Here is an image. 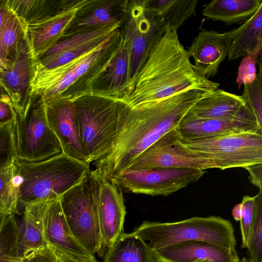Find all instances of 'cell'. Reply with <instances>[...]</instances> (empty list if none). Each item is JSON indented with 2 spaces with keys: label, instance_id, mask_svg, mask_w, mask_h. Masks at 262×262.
Returning a JSON list of instances; mask_svg holds the SVG:
<instances>
[{
  "label": "cell",
  "instance_id": "cell-16",
  "mask_svg": "<svg viewBox=\"0 0 262 262\" xmlns=\"http://www.w3.org/2000/svg\"><path fill=\"white\" fill-rule=\"evenodd\" d=\"M177 129L181 142L202 140L245 132H262V127L252 113L234 119L223 120L199 118L187 112Z\"/></svg>",
  "mask_w": 262,
  "mask_h": 262
},
{
  "label": "cell",
  "instance_id": "cell-24",
  "mask_svg": "<svg viewBox=\"0 0 262 262\" xmlns=\"http://www.w3.org/2000/svg\"><path fill=\"white\" fill-rule=\"evenodd\" d=\"M20 223L17 221L19 247L23 259L48 247L37 204L24 206Z\"/></svg>",
  "mask_w": 262,
  "mask_h": 262
},
{
  "label": "cell",
  "instance_id": "cell-43",
  "mask_svg": "<svg viewBox=\"0 0 262 262\" xmlns=\"http://www.w3.org/2000/svg\"><path fill=\"white\" fill-rule=\"evenodd\" d=\"M241 203L236 205L232 209V215L236 221H240L241 216Z\"/></svg>",
  "mask_w": 262,
  "mask_h": 262
},
{
  "label": "cell",
  "instance_id": "cell-31",
  "mask_svg": "<svg viewBox=\"0 0 262 262\" xmlns=\"http://www.w3.org/2000/svg\"><path fill=\"white\" fill-rule=\"evenodd\" d=\"M13 163L0 171V208L9 214H15L17 194L14 185Z\"/></svg>",
  "mask_w": 262,
  "mask_h": 262
},
{
  "label": "cell",
  "instance_id": "cell-44",
  "mask_svg": "<svg viewBox=\"0 0 262 262\" xmlns=\"http://www.w3.org/2000/svg\"><path fill=\"white\" fill-rule=\"evenodd\" d=\"M0 99H3L11 102V97H10L9 93L7 92V91L5 89V88L3 86V85L1 83H0Z\"/></svg>",
  "mask_w": 262,
  "mask_h": 262
},
{
  "label": "cell",
  "instance_id": "cell-6",
  "mask_svg": "<svg viewBox=\"0 0 262 262\" xmlns=\"http://www.w3.org/2000/svg\"><path fill=\"white\" fill-rule=\"evenodd\" d=\"M11 125L16 159L39 162L62 152L60 144L48 123L41 96L33 95L27 109L23 114L16 112L15 119Z\"/></svg>",
  "mask_w": 262,
  "mask_h": 262
},
{
  "label": "cell",
  "instance_id": "cell-13",
  "mask_svg": "<svg viewBox=\"0 0 262 262\" xmlns=\"http://www.w3.org/2000/svg\"><path fill=\"white\" fill-rule=\"evenodd\" d=\"M120 20L100 26L58 42L36 59L35 70H50L64 65L96 48L117 32Z\"/></svg>",
  "mask_w": 262,
  "mask_h": 262
},
{
  "label": "cell",
  "instance_id": "cell-9",
  "mask_svg": "<svg viewBox=\"0 0 262 262\" xmlns=\"http://www.w3.org/2000/svg\"><path fill=\"white\" fill-rule=\"evenodd\" d=\"M169 168L205 170L215 168V166L209 160L185 146L181 142V137L176 128L166 133L138 155L124 171Z\"/></svg>",
  "mask_w": 262,
  "mask_h": 262
},
{
  "label": "cell",
  "instance_id": "cell-36",
  "mask_svg": "<svg viewBox=\"0 0 262 262\" xmlns=\"http://www.w3.org/2000/svg\"><path fill=\"white\" fill-rule=\"evenodd\" d=\"M11 124L0 127V171L16 159Z\"/></svg>",
  "mask_w": 262,
  "mask_h": 262
},
{
  "label": "cell",
  "instance_id": "cell-29",
  "mask_svg": "<svg viewBox=\"0 0 262 262\" xmlns=\"http://www.w3.org/2000/svg\"><path fill=\"white\" fill-rule=\"evenodd\" d=\"M7 4L26 25L54 15L62 7L56 1L47 0H7Z\"/></svg>",
  "mask_w": 262,
  "mask_h": 262
},
{
  "label": "cell",
  "instance_id": "cell-10",
  "mask_svg": "<svg viewBox=\"0 0 262 262\" xmlns=\"http://www.w3.org/2000/svg\"><path fill=\"white\" fill-rule=\"evenodd\" d=\"M205 172L189 168L126 170L111 179L122 190L151 196H168L197 182Z\"/></svg>",
  "mask_w": 262,
  "mask_h": 262
},
{
  "label": "cell",
  "instance_id": "cell-21",
  "mask_svg": "<svg viewBox=\"0 0 262 262\" xmlns=\"http://www.w3.org/2000/svg\"><path fill=\"white\" fill-rule=\"evenodd\" d=\"M36 204L48 246L93 256L73 236L62 210L59 199Z\"/></svg>",
  "mask_w": 262,
  "mask_h": 262
},
{
  "label": "cell",
  "instance_id": "cell-18",
  "mask_svg": "<svg viewBox=\"0 0 262 262\" xmlns=\"http://www.w3.org/2000/svg\"><path fill=\"white\" fill-rule=\"evenodd\" d=\"M154 251L157 262H238L240 259L236 249L201 241L178 243Z\"/></svg>",
  "mask_w": 262,
  "mask_h": 262
},
{
  "label": "cell",
  "instance_id": "cell-27",
  "mask_svg": "<svg viewBox=\"0 0 262 262\" xmlns=\"http://www.w3.org/2000/svg\"><path fill=\"white\" fill-rule=\"evenodd\" d=\"M26 36V25L10 9L0 29V59L8 67L16 59Z\"/></svg>",
  "mask_w": 262,
  "mask_h": 262
},
{
  "label": "cell",
  "instance_id": "cell-26",
  "mask_svg": "<svg viewBox=\"0 0 262 262\" xmlns=\"http://www.w3.org/2000/svg\"><path fill=\"white\" fill-rule=\"evenodd\" d=\"M262 5L261 0H214L202 10L203 15L227 24L243 23Z\"/></svg>",
  "mask_w": 262,
  "mask_h": 262
},
{
  "label": "cell",
  "instance_id": "cell-42",
  "mask_svg": "<svg viewBox=\"0 0 262 262\" xmlns=\"http://www.w3.org/2000/svg\"><path fill=\"white\" fill-rule=\"evenodd\" d=\"M7 0H0V29L3 25L9 12Z\"/></svg>",
  "mask_w": 262,
  "mask_h": 262
},
{
  "label": "cell",
  "instance_id": "cell-30",
  "mask_svg": "<svg viewBox=\"0 0 262 262\" xmlns=\"http://www.w3.org/2000/svg\"><path fill=\"white\" fill-rule=\"evenodd\" d=\"M15 214H9L0 230V262H23Z\"/></svg>",
  "mask_w": 262,
  "mask_h": 262
},
{
  "label": "cell",
  "instance_id": "cell-37",
  "mask_svg": "<svg viewBox=\"0 0 262 262\" xmlns=\"http://www.w3.org/2000/svg\"><path fill=\"white\" fill-rule=\"evenodd\" d=\"M256 61L250 57H245L239 64L236 82L240 88L242 85L250 84L256 77Z\"/></svg>",
  "mask_w": 262,
  "mask_h": 262
},
{
  "label": "cell",
  "instance_id": "cell-3",
  "mask_svg": "<svg viewBox=\"0 0 262 262\" xmlns=\"http://www.w3.org/2000/svg\"><path fill=\"white\" fill-rule=\"evenodd\" d=\"M14 183L17 194V210L25 206L59 199L69 189L86 179L90 164L72 158L62 152L48 159L13 162Z\"/></svg>",
  "mask_w": 262,
  "mask_h": 262
},
{
  "label": "cell",
  "instance_id": "cell-1",
  "mask_svg": "<svg viewBox=\"0 0 262 262\" xmlns=\"http://www.w3.org/2000/svg\"><path fill=\"white\" fill-rule=\"evenodd\" d=\"M208 92L189 89L134 108L129 106L110 151L93 162L95 169L110 178L123 172L141 152L177 128L191 106Z\"/></svg>",
  "mask_w": 262,
  "mask_h": 262
},
{
  "label": "cell",
  "instance_id": "cell-17",
  "mask_svg": "<svg viewBox=\"0 0 262 262\" xmlns=\"http://www.w3.org/2000/svg\"><path fill=\"white\" fill-rule=\"evenodd\" d=\"M94 1H74L63 5L54 15L38 23L26 25V33L35 59L58 42L78 13Z\"/></svg>",
  "mask_w": 262,
  "mask_h": 262
},
{
  "label": "cell",
  "instance_id": "cell-4",
  "mask_svg": "<svg viewBox=\"0 0 262 262\" xmlns=\"http://www.w3.org/2000/svg\"><path fill=\"white\" fill-rule=\"evenodd\" d=\"M71 99L80 140L90 163L94 162L110 151L129 106L119 97L98 93H85Z\"/></svg>",
  "mask_w": 262,
  "mask_h": 262
},
{
  "label": "cell",
  "instance_id": "cell-23",
  "mask_svg": "<svg viewBox=\"0 0 262 262\" xmlns=\"http://www.w3.org/2000/svg\"><path fill=\"white\" fill-rule=\"evenodd\" d=\"M198 0L145 1L149 15L165 31H177L187 19L196 15Z\"/></svg>",
  "mask_w": 262,
  "mask_h": 262
},
{
  "label": "cell",
  "instance_id": "cell-38",
  "mask_svg": "<svg viewBox=\"0 0 262 262\" xmlns=\"http://www.w3.org/2000/svg\"><path fill=\"white\" fill-rule=\"evenodd\" d=\"M48 247L61 262H98L93 256L75 253L51 246Z\"/></svg>",
  "mask_w": 262,
  "mask_h": 262
},
{
  "label": "cell",
  "instance_id": "cell-8",
  "mask_svg": "<svg viewBox=\"0 0 262 262\" xmlns=\"http://www.w3.org/2000/svg\"><path fill=\"white\" fill-rule=\"evenodd\" d=\"M59 201L73 236L94 256L102 250V241L96 204L88 177L69 189Z\"/></svg>",
  "mask_w": 262,
  "mask_h": 262
},
{
  "label": "cell",
  "instance_id": "cell-41",
  "mask_svg": "<svg viewBox=\"0 0 262 262\" xmlns=\"http://www.w3.org/2000/svg\"><path fill=\"white\" fill-rule=\"evenodd\" d=\"M249 172V179L256 186L258 187L259 191L262 192L261 187V173L262 164H255L249 166L245 168Z\"/></svg>",
  "mask_w": 262,
  "mask_h": 262
},
{
  "label": "cell",
  "instance_id": "cell-14",
  "mask_svg": "<svg viewBox=\"0 0 262 262\" xmlns=\"http://www.w3.org/2000/svg\"><path fill=\"white\" fill-rule=\"evenodd\" d=\"M45 103L48 123L60 144L62 152L90 164L89 157L79 137L71 97L60 96Z\"/></svg>",
  "mask_w": 262,
  "mask_h": 262
},
{
  "label": "cell",
  "instance_id": "cell-40",
  "mask_svg": "<svg viewBox=\"0 0 262 262\" xmlns=\"http://www.w3.org/2000/svg\"><path fill=\"white\" fill-rule=\"evenodd\" d=\"M23 262H57V259L52 249L48 247L23 259Z\"/></svg>",
  "mask_w": 262,
  "mask_h": 262
},
{
  "label": "cell",
  "instance_id": "cell-32",
  "mask_svg": "<svg viewBox=\"0 0 262 262\" xmlns=\"http://www.w3.org/2000/svg\"><path fill=\"white\" fill-rule=\"evenodd\" d=\"M262 204V192L254 196L245 195L243 197L241 205L240 228L242 236V248H247L250 232L254 220L257 209Z\"/></svg>",
  "mask_w": 262,
  "mask_h": 262
},
{
  "label": "cell",
  "instance_id": "cell-15",
  "mask_svg": "<svg viewBox=\"0 0 262 262\" xmlns=\"http://www.w3.org/2000/svg\"><path fill=\"white\" fill-rule=\"evenodd\" d=\"M35 65L36 59L26 33L15 61L5 71H0V83L9 93L18 113H24L31 103Z\"/></svg>",
  "mask_w": 262,
  "mask_h": 262
},
{
  "label": "cell",
  "instance_id": "cell-2",
  "mask_svg": "<svg viewBox=\"0 0 262 262\" xmlns=\"http://www.w3.org/2000/svg\"><path fill=\"white\" fill-rule=\"evenodd\" d=\"M219 85L195 70L177 31L166 30L120 98L134 108L187 90L211 91Z\"/></svg>",
  "mask_w": 262,
  "mask_h": 262
},
{
  "label": "cell",
  "instance_id": "cell-11",
  "mask_svg": "<svg viewBox=\"0 0 262 262\" xmlns=\"http://www.w3.org/2000/svg\"><path fill=\"white\" fill-rule=\"evenodd\" d=\"M88 180L96 204L102 249H108L123 233L126 211L122 190L96 169L90 172Z\"/></svg>",
  "mask_w": 262,
  "mask_h": 262
},
{
  "label": "cell",
  "instance_id": "cell-7",
  "mask_svg": "<svg viewBox=\"0 0 262 262\" xmlns=\"http://www.w3.org/2000/svg\"><path fill=\"white\" fill-rule=\"evenodd\" d=\"M185 146L224 170L262 164V132H245L194 141Z\"/></svg>",
  "mask_w": 262,
  "mask_h": 262
},
{
  "label": "cell",
  "instance_id": "cell-34",
  "mask_svg": "<svg viewBox=\"0 0 262 262\" xmlns=\"http://www.w3.org/2000/svg\"><path fill=\"white\" fill-rule=\"evenodd\" d=\"M247 248L252 262H262V204L257 209Z\"/></svg>",
  "mask_w": 262,
  "mask_h": 262
},
{
  "label": "cell",
  "instance_id": "cell-25",
  "mask_svg": "<svg viewBox=\"0 0 262 262\" xmlns=\"http://www.w3.org/2000/svg\"><path fill=\"white\" fill-rule=\"evenodd\" d=\"M104 262H157L148 243L134 232L122 233L108 248Z\"/></svg>",
  "mask_w": 262,
  "mask_h": 262
},
{
  "label": "cell",
  "instance_id": "cell-46",
  "mask_svg": "<svg viewBox=\"0 0 262 262\" xmlns=\"http://www.w3.org/2000/svg\"><path fill=\"white\" fill-rule=\"evenodd\" d=\"M8 68V66L0 59V71H5Z\"/></svg>",
  "mask_w": 262,
  "mask_h": 262
},
{
  "label": "cell",
  "instance_id": "cell-47",
  "mask_svg": "<svg viewBox=\"0 0 262 262\" xmlns=\"http://www.w3.org/2000/svg\"><path fill=\"white\" fill-rule=\"evenodd\" d=\"M238 262H252V261L249 258L244 257L242 259L240 258Z\"/></svg>",
  "mask_w": 262,
  "mask_h": 262
},
{
  "label": "cell",
  "instance_id": "cell-33",
  "mask_svg": "<svg viewBox=\"0 0 262 262\" xmlns=\"http://www.w3.org/2000/svg\"><path fill=\"white\" fill-rule=\"evenodd\" d=\"M242 96L247 105L254 115L258 124L262 127V73L261 69L254 81L244 85Z\"/></svg>",
  "mask_w": 262,
  "mask_h": 262
},
{
  "label": "cell",
  "instance_id": "cell-35",
  "mask_svg": "<svg viewBox=\"0 0 262 262\" xmlns=\"http://www.w3.org/2000/svg\"><path fill=\"white\" fill-rule=\"evenodd\" d=\"M112 2L103 5L95 9L87 17L80 21L78 26L82 28H95L100 26L115 24L119 21L112 13Z\"/></svg>",
  "mask_w": 262,
  "mask_h": 262
},
{
  "label": "cell",
  "instance_id": "cell-19",
  "mask_svg": "<svg viewBox=\"0 0 262 262\" xmlns=\"http://www.w3.org/2000/svg\"><path fill=\"white\" fill-rule=\"evenodd\" d=\"M194 60L195 70L206 78L214 76L227 57L225 34L203 29L194 37L187 50Z\"/></svg>",
  "mask_w": 262,
  "mask_h": 262
},
{
  "label": "cell",
  "instance_id": "cell-48",
  "mask_svg": "<svg viewBox=\"0 0 262 262\" xmlns=\"http://www.w3.org/2000/svg\"><path fill=\"white\" fill-rule=\"evenodd\" d=\"M56 259H57V262H61V261H60L59 260H58L57 258H56Z\"/></svg>",
  "mask_w": 262,
  "mask_h": 262
},
{
  "label": "cell",
  "instance_id": "cell-5",
  "mask_svg": "<svg viewBox=\"0 0 262 262\" xmlns=\"http://www.w3.org/2000/svg\"><path fill=\"white\" fill-rule=\"evenodd\" d=\"M152 250L180 243L201 241L235 249L236 240L230 221L218 216H194L174 222L144 221L133 231Z\"/></svg>",
  "mask_w": 262,
  "mask_h": 262
},
{
  "label": "cell",
  "instance_id": "cell-22",
  "mask_svg": "<svg viewBox=\"0 0 262 262\" xmlns=\"http://www.w3.org/2000/svg\"><path fill=\"white\" fill-rule=\"evenodd\" d=\"M188 112L199 118L223 120L234 119L253 114L241 95L219 88L207 92Z\"/></svg>",
  "mask_w": 262,
  "mask_h": 262
},
{
  "label": "cell",
  "instance_id": "cell-45",
  "mask_svg": "<svg viewBox=\"0 0 262 262\" xmlns=\"http://www.w3.org/2000/svg\"><path fill=\"white\" fill-rule=\"evenodd\" d=\"M9 215V214H8L5 210L0 208V230L1 229Z\"/></svg>",
  "mask_w": 262,
  "mask_h": 262
},
{
  "label": "cell",
  "instance_id": "cell-28",
  "mask_svg": "<svg viewBox=\"0 0 262 262\" xmlns=\"http://www.w3.org/2000/svg\"><path fill=\"white\" fill-rule=\"evenodd\" d=\"M105 64L108 94L126 89L129 83L128 56L123 37Z\"/></svg>",
  "mask_w": 262,
  "mask_h": 262
},
{
  "label": "cell",
  "instance_id": "cell-12",
  "mask_svg": "<svg viewBox=\"0 0 262 262\" xmlns=\"http://www.w3.org/2000/svg\"><path fill=\"white\" fill-rule=\"evenodd\" d=\"M165 32L164 27L146 12L144 1L135 6L126 25L123 37L128 53L129 83L144 63L151 48Z\"/></svg>",
  "mask_w": 262,
  "mask_h": 262
},
{
  "label": "cell",
  "instance_id": "cell-20",
  "mask_svg": "<svg viewBox=\"0 0 262 262\" xmlns=\"http://www.w3.org/2000/svg\"><path fill=\"white\" fill-rule=\"evenodd\" d=\"M224 34L228 60L250 57L261 69L262 5L241 26Z\"/></svg>",
  "mask_w": 262,
  "mask_h": 262
},
{
  "label": "cell",
  "instance_id": "cell-39",
  "mask_svg": "<svg viewBox=\"0 0 262 262\" xmlns=\"http://www.w3.org/2000/svg\"><path fill=\"white\" fill-rule=\"evenodd\" d=\"M15 117V110L11 102L0 99V127L11 124Z\"/></svg>",
  "mask_w": 262,
  "mask_h": 262
}]
</instances>
